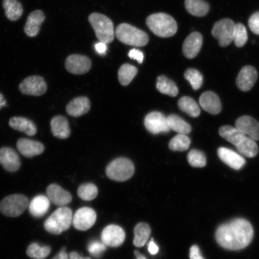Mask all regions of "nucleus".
<instances>
[{"instance_id":"16","label":"nucleus","mask_w":259,"mask_h":259,"mask_svg":"<svg viewBox=\"0 0 259 259\" xmlns=\"http://www.w3.org/2000/svg\"><path fill=\"white\" fill-rule=\"evenodd\" d=\"M218 154L223 163L235 170H240L245 165V158L231 149L220 147L218 149Z\"/></svg>"},{"instance_id":"5","label":"nucleus","mask_w":259,"mask_h":259,"mask_svg":"<svg viewBox=\"0 0 259 259\" xmlns=\"http://www.w3.org/2000/svg\"><path fill=\"white\" fill-rule=\"evenodd\" d=\"M115 34L119 41L130 46L145 47L149 41L148 35L145 32L128 24H119Z\"/></svg>"},{"instance_id":"18","label":"nucleus","mask_w":259,"mask_h":259,"mask_svg":"<svg viewBox=\"0 0 259 259\" xmlns=\"http://www.w3.org/2000/svg\"><path fill=\"white\" fill-rule=\"evenodd\" d=\"M203 37L198 32H193L188 36L183 45L184 56L193 59L199 53L202 46Z\"/></svg>"},{"instance_id":"45","label":"nucleus","mask_w":259,"mask_h":259,"mask_svg":"<svg viewBox=\"0 0 259 259\" xmlns=\"http://www.w3.org/2000/svg\"><path fill=\"white\" fill-rule=\"evenodd\" d=\"M148 248L149 252L152 255L157 254L158 252V250H159V248H158L157 245L155 244L153 239H152L151 241L149 242Z\"/></svg>"},{"instance_id":"17","label":"nucleus","mask_w":259,"mask_h":259,"mask_svg":"<svg viewBox=\"0 0 259 259\" xmlns=\"http://www.w3.org/2000/svg\"><path fill=\"white\" fill-rule=\"evenodd\" d=\"M47 195L50 202L58 206H66L72 200V197L69 192L56 184H52L47 189Z\"/></svg>"},{"instance_id":"13","label":"nucleus","mask_w":259,"mask_h":259,"mask_svg":"<svg viewBox=\"0 0 259 259\" xmlns=\"http://www.w3.org/2000/svg\"><path fill=\"white\" fill-rule=\"evenodd\" d=\"M125 234L120 226L114 225H109L103 230L101 241L110 247H118L124 243Z\"/></svg>"},{"instance_id":"35","label":"nucleus","mask_w":259,"mask_h":259,"mask_svg":"<svg viewBox=\"0 0 259 259\" xmlns=\"http://www.w3.org/2000/svg\"><path fill=\"white\" fill-rule=\"evenodd\" d=\"M51 248L50 246H40L37 243H32L27 248L28 257L34 259H45L50 254Z\"/></svg>"},{"instance_id":"10","label":"nucleus","mask_w":259,"mask_h":259,"mask_svg":"<svg viewBox=\"0 0 259 259\" xmlns=\"http://www.w3.org/2000/svg\"><path fill=\"white\" fill-rule=\"evenodd\" d=\"M19 89L24 95L40 96L46 93L47 83L40 76H31L22 81Z\"/></svg>"},{"instance_id":"15","label":"nucleus","mask_w":259,"mask_h":259,"mask_svg":"<svg viewBox=\"0 0 259 259\" xmlns=\"http://www.w3.org/2000/svg\"><path fill=\"white\" fill-rule=\"evenodd\" d=\"M258 77L257 70L255 68L247 66L242 68L236 79V85L242 92L250 91L256 82Z\"/></svg>"},{"instance_id":"32","label":"nucleus","mask_w":259,"mask_h":259,"mask_svg":"<svg viewBox=\"0 0 259 259\" xmlns=\"http://www.w3.org/2000/svg\"><path fill=\"white\" fill-rule=\"evenodd\" d=\"M156 88L161 93L171 97H176L178 94V89L176 83L164 75L157 77Z\"/></svg>"},{"instance_id":"2","label":"nucleus","mask_w":259,"mask_h":259,"mask_svg":"<svg viewBox=\"0 0 259 259\" xmlns=\"http://www.w3.org/2000/svg\"><path fill=\"white\" fill-rule=\"evenodd\" d=\"M220 137L226 139L237 149L239 153L245 157L252 158L258 153V147L253 139L247 137L244 133L237 128L224 125L219 130Z\"/></svg>"},{"instance_id":"41","label":"nucleus","mask_w":259,"mask_h":259,"mask_svg":"<svg viewBox=\"0 0 259 259\" xmlns=\"http://www.w3.org/2000/svg\"><path fill=\"white\" fill-rule=\"evenodd\" d=\"M107 246L101 241L93 240L90 241L88 247V251L90 254L97 258L102 257V255L106 250Z\"/></svg>"},{"instance_id":"40","label":"nucleus","mask_w":259,"mask_h":259,"mask_svg":"<svg viewBox=\"0 0 259 259\" xmlns=\"http://www.w3.org/2000/svg\"><path fill=\"white\" fill-rule=\"evenodd\" d=\"M248 35L245 26L242 24H235L234 41L236 47L241 48L247 43Z\"/></svg>"},{"instance_id":"38","label":"nucleus","mask_w":259,"mask_h":259,"mask_svg":"<svg viewBox=\"0 0 259 259\" xmlns=\"http://www.w3.org/2000/svg\"><path fill=\"white\" fill-rule=\"evenodd\" d=\"M184 77L189 81L194 90H198L202 85V74L196 69H188L184 73Z\"/></svg>"},{"instance_id":"46","label":"nucleus","mask_w":259,"mask_h":259,"mask_svg":"<svg viewBox=\"0 0 259 259\" xmlns=\"http://www.w3.org/2000/svg\"><path fill=\"white\" fill-rule=\"evenodd\" d=\"M95 48L97 53L100 55L105 54L106 53V44L103 43V42L100 41L99 43H97L95 45Z\"/></svg>"},{"instance_id":"14","label":"nucleus","mask_w":259,"mask_h":259,"mask_svg":"<svg viewBox=\"0 0 259 259\" xmlns=\"http://www.w3.org/2000/svg\"><path fill=\"white\" fill-rule=\"evenodd\" d=\"M92 61L83 55L73 54L68 57L65 62L66 70L74 74H83L89 72L92 67Z\"/></svg>"},{"instance_id":"43","label":"nucleus","mask_w":259,"mask_h":259,"mask_svg":"<svg viewBox=\"0 0 259 259\" xmlns=\"http://www.w3.org/2000/svg\"><path fill=\"white\" fill-rule=\"evenodd\" d=\"M128 56L131 59L137 60L139 63H142L144 59L143 53L140 50H135V49L130 51Z\"/></svg>"},{"instance_id":"44","label":"nucleus","mask_w":259,"mask_h":259,"mask_svg":"<svg viewBox=\"0 0 259 259\" xmlns=\"http://www.w3.org/2000/svg\"><path fill=\"white\" fill-rule=\"evenodd\" d=\"M189 257L190 259H205L202 256L201 252L197 245L190 248Z\"/></svg>"},{"instance_id":"25","label":"nucleus","mask_w":259,"mask_h":259,"mask_svg":"<svg viewBox=\"0 0 259 259\" xmlns=\"http://www.w3.org/2000/svg\"><path fill=\"white\" fill-rule=\"evenodd\" d=\"M50 199L46 196H35L29 203V211L34 218H41L46 214L50 209Z\"/></svg>"},{"instance_id":"42","label":"nucleus","mask_w":259,"mask_h":259,"mask_svg":"<svg viewBox=\"0 0 259 259\" xmlns=\"http://www.w3.org/2000/svg\"><path fill=\"white\" fill-rule=\"evenodd\" d=\"M249 27L254 34L259 35V12L252 15L248 21Z\"/></svg>"},{"instance_id":"8","label":"nucleus","mask_w":259,"mask_h":259,"mask_svg":"<svg viewBox=\"0 0 259 259\" xmlns=\"http://www.w3.org/2000/svg\"><path fill=\"white\" fill-rule=\"evenodd\" d=\"M29 200L22 194H12L5 197L0 202V212L10 218L21 215L29 206Z\"/></svg>"},{"instance_id":"1","label":"nucleus","mask_w":259,"mask_h":259,"mask_svg":"<svg viewBox=\"0 0 259 259\" xmlns=\"http://www.w3.org/2000/svg\"><path fill=\"white\" fill-rule=\"evenodd\" d=\"M254 229L248 220L237 218L220 225L215 232L218 244L226 250H242L251 244Z\"/></svg>"},{"instance_id":"30","label":"nucleus","mask_w":259,"mask_h":259,"mask_svg":"<svg viewBox=\"0 0 259 259\" xmlns=\"http://www.w3.org/2000/svg\"><path fill=\"white\" fill-rule=\"evenodd\" d=\"M185 7L188 12L197 17H202L208 14L209 6L202 0H186Z\"/></svg>"},{"instance_id":"19","label":"nucleus","mask_w":259,"mask_h":259,"mask_svg":"<svg viewBox=\"0 0 259 259\" xmlns=\"http://www.w3.org/2000/svg\"><path fill=\"white\" fill-rule=\"evenodd\" d=\"M0 164L7 171H17L21 166V161L16 152L11 148L0 149Z\"/></svg>"},{"instance_id":"31","label":"nucleus","mask_w":259,"mask_h":259,"mask_svg":"<svg viewBox=\"0 0 259 259\" xmlns=\"http://www.w3.org/2000/svg\"><path fill=\"white\" fill-rule=\"evenodd\" d=\"M167 124L171 131L178 133V134L187 135L192 132V127L189 124L176 114L168 116Z\"/></svg>"},{"instance_id":"4","label":"nucleus","mask_w":259,"mask_h":259,"mask_svg":"<svg viewBox=\"0 0 259 259\" xmlns=\"http://www.w3.org/2000/svg\"><path fill=\"white\" fill-rule=\"evenodd\" d=\"M72 210L66 206L60 207L49 217L44 228L51 234L60 235L69 229L73 221Z\"/></svg>"},{"instance_id":"34","label":"nucleus","mask_w":259,"mask_h":259,"mask_svg":"<svg viewBox=\"0 0 259 259\" xmlns=\"http://www.w3.org/2000/svg\"><path fill=\"white\" fill-rule=\"evenodd\" d=\"M137 67L132 65L126 63L122 65L118 70V79L123 86H127L138 73Z\"/></svg>"},{"instance_id":"50","label":"nucleus","mask_w":259,"mask_h":259,"mask_svg":"<svg viewBox=\"0 0 259 259\" xmlns=\"http://www.w3.org/2000/svg\"><path fill=\"white\" fill-rule=\"evenodd\" d=\"M134 252L137 259H147V258H146L144 255H142L140 252L136 250Z\"/></svg>"},{"instance_id":"33","label":"nucleus","mask_w":259,"mask_h":259,"mask_svg":"<svg viewBox=\"0 0 259 259\" xmlns=\"http://www.w3.org/2000/svg\"><path fill=\"white\" fill-rule=\"evenodd\" d=\"M178 105L181 111L187 113L192 117L196 118L200 115L199 106L195 100L190 97L184 96L181 98L178 101Z\"/></svg>"},{"instance_id":"9","label":"nucleus","mask_w":259,"mask_h":259,"mask_svg":"<svg viewBox=\"0 0 259 259\" xmlns=\"http://www.w3.org/2000/svg\"><path fill=\"white\" fill-rule=\"evenodd\" d=\"M235 24L230 19H223L213 25L212 34L219 41L220 46L226 47L234 41Z\"/></svg>"},{"instance_id":"20","label":"nucleus","mask_w":259,"mask_h":259,"mask_svg":"<svg viewBox=\"0 0 259 259\" xmlns=\"http://www.w3.org/2000/svg\"><path fill=\"white\" fill-rule=\"evenodd\" d=\"M235 127L253 140L259 141V122L251 116H243L239 118L236 121Z\"/></svg>"},{"instance_id":"22","label":"nucleus","mask_w":259,"mask_h":259,"mask_svg":"<svg viewBox=\"0 0 259 259\" xmlns=\"http://www.w3.org/2000/svg\"><path fill=\"white\" fill-rule=\"evenodd\" d=\"M199 103L202 108L210 114H219L222 111L221 101L219 96L212 92L203 93L200 97Z\"/></svg>"},{"instance_id":"27","label":"nucleus","mask_w":259,"mask_h":259,"mask_svg":"<svg viewBox=\"0 0 259 259\" xmlns=\"http://www.w3.org/2000/svg\"><path fill=\"white\" fill-rule=\"evenodd\" d=\"M9 125L16 131L23 132L28 136H33L37 133V127L34 123L30 119L21 116L10 119Z\"/></svg>"},{"instance_id":"21","label":"nucleus","mask_w":259,"mask_h":259,"mask_svg":"<svg viewBox=\"0 0 259 259\" xmlns=\"http://www.w3.org/2000/svg\"><path fill=\"white\" fill-rule=\"evenodd\" d=\"M17 148L26 157L31 158L40 155L45 151V147L40 142L22 138L17 142Z\"/></svg>"},{"instance_id":"7","label":"nucleus","mask_w":259,"mask_h":259,"mask_svg":"<svg viewBox=\"0 0 259 259\" xmlns=\"http://www.w3.org/2000/svg\"><path fill=\"white\" fill-rule=\"evenodd\" d=\"M106 173L112 180L118 182L127 181L134 176V164L128 158H118L108 164Z\"/></svg>"},{"instance_id":"12","label":"nucleus","mask_w":259,"mask_h":259,"mask_svg":"<svg viewBox=\"0 0 259 259\" xmlns=\"http://www.w3.org/2000/svg\"><path fill=\"white\" fill-rule=\"evenodd\" d=\"M97 215L95 210L89 207H83L77 210L73 217L74 228L85 231L95 224Z\"/></svg>"},{"instance_id":"3","label":"nucleus","mask_w":259,"mask_h":259,"mask_svg":"<svg viewBox=\"0 0 259 259\" xmlns=\"http://www.w3.org/2000/svg\"><path fill=\"white\" fill-rule=\"evenodd\" d=\"M146 24L154 34L160 37L173 36L178 30L176 21L170 15L164 13H157L149 16Z\"/></svg>"},{"instance_id":"23","label":"nucleus","mask_w":259,"mask_h":259,"mask_svg":"<svg viewBox=\"0 0 259 259\" xmlns=\"http://www.w3.org/2000/svg\"><path fill=\"white\" fill-rule=\"evenodd\" d=\"M45 16L44 12L37 10L28 15L24 27L25 34L30 37L36 36L40 31V26L44 22Z\"/></svg>"},{"instance_id":"6","label":"nucleus","mask_w":259,"mask_h":259,"mask_svg":"<svg viewBox=\"0 0 259 259\" xmlns=\"http://www.w3.org/2000/svg\"><path fill=\"white\" fill-rule=\"evenodd\" d=\"M89 21L100 41L108 44L114 40V27L112 21L106 16L93 13L89 16Z\"/></svg>"},{"instance_id":"29","label":"nucleus","mask_w":259,"mask_h":259,"mask_svg":"<svg viewBox=\"0 0 259 259\" xmlns=\"http://www.w3.org/2000/svg\"><path fill=\"white\" fill-rule=\"evenodd\" d=\"M135 238L134 244L135 247H144L151 234L150 225L145 223H139L134 229Z\"/></svg>"},{"instance_id":"37","label":"nucleus","mask_w":259,"mask_h":259,"mask_svg":"<svg viewBox=\"0 0 259 259\" xmlns=\"http://www.w3.org/2000/svg\"><path fill=\"white\" fill-rule=\"evenodd\" d=\"M77 194L80 199L85 201H91L96 198L98 194V189L95 184L86 183L80 186L77 190Z\"/></svg>"},{"instance_id":"28","label":"nucleus","mask_w":259,"mask_h":259,"mask_svg":"<svg viewBox=\"0 0 259 259\" xmlns=\"http://www.w3.org/2000/svg\"><path fill=\"white\" fill-rule=\"evenodd\" d=\"M3 6L5 10L6 17L10 21H17L23 14V8L18 0H3Z\"/></svg>"},{"instance_id":"48","label":"nucleus","mask_w":259,"mask_h":259,"mask_svg":"<svg viewBox=\"0 0 259 259\" xmlns=\"http://www.w3.org/2000/svg\"><path fill=\"white\" fill-rule=\"evenodd\" d=\"M69 259H92L89 257H82L77 252H71L69 255Z\"/></svg>"},{"instance_id":"26","label":"nucleus","mask_w":259,"mask_h":259,"mask_svg":"<svg viewBox=\"0 0 259 259\" xmlns=\"http://www.w3.org/2000/svg\"><path fill=\"white\" fill-rule=\"evenodd\" d=\"M51 127L54 137L61 139L70 137L71 132L69 122L64 116L58 115L52 119Z\"/></svg>"},{"instance_id":"36","label":"nucleus","mask_w":259,"mask_h":259,"mask_svg":"<svg viewBox=\"0 0 259 259\" xmlns=\"http://www.w3.org/2000/svg\"><path fill=\"white\" fill-rule=\"evenodd\" d=\"M191 140L186 135L178 134L171 139L169 147L171 151H184L189 148Z\"/></svg>"},{"instance_id":"11","label":"nucleus","mask_w":259,"mask_h":259,"mask_svg":"<svg viewBox=\"0 0 259 259\" xmlns=\"http://www.w3.org/2000/svg\"><path fill=\"white\" fill-rule=\"evenodd\" d=\"M144 125L147 131L154 135L169 133L170 131L166 116L160 112L155 111L148 113L145 118Z\"/></svg>"},{"instance_id":"39","label":"nucleus","mask_w":259,"mask_h":259,"mask_svg":"<svg viewBox=\"0 0 259 259\" xmlns=\"http://www.w3.org/2000/svg\"><path fill=\"white\" fill-rule=\"evenodd\" d=\"M189 163L193 167H203L206 164V158L202 151L192 150L187 155Z\"/></svg>"},{"instance_id":"49","label":"nucleus","mask_w":259,"mask_h":259,"mask_svg":"<svg viewBox=\"0 0 259 259\" xmlns=\"http://www.w3.org/2000/svg\"><path fill=\"white\" fill-rule=\"evenodd\" d=\"M6 101L4 99V97L0 94V109L3 108V107L6 106Z\"/></svg>"},{"instance_id":"24","label":"nucleus","mask_w":259,"mask_h":259,"mask_svg":"<svg viewBox=\"0 0 259 259\" xmlns=\"http://www.w3.org/2000/svg\"><path fill=\"white\" fill-rule=\"evenodd\" d=\"M91 108L90 100L86 97H78L74 99L67 105L68 114L74 117H79L89 112Z\"/></svg>"},{"instance_id":"47","label":"nucleus","mask_w":259,"mask_h":259,"mask_svg":"<svg viewBox=\"0 0 259 259\" xmlns=\"http://www.w3.org/2000/svg\"><path fill=\"white\" fill-rule=\"evenodd\" d=\"M53 259H69V255L67 254L66 248H61V250Z\"/></svg>"}]
</instances>
